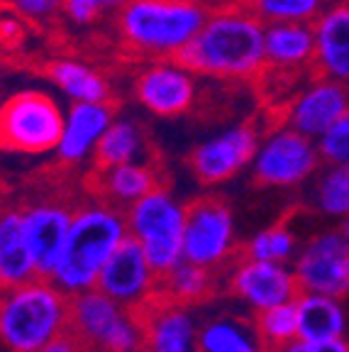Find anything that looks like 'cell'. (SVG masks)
Wrapping results in <instances>:
<instances>
[{"instance_id": "9c48e42d", "label": "cell", "mask_w": 349, "mask_h": 352, "mask_svg": "<svg viewBox=\"0 0 349 352\" xmlns=\"http://www.w3.org/2000/svg\"><path fill=\"white\" fill-rule=\"evenodd\" d=\"M300 292L349 298V237L342 230L311 235L291 262Z\"/></svg>"}, {"instance_id": "44dd1931", "label": "cell", "mask_w": 349, "mask_h": 352, "mask_svg": "<svg viewBox=\"0 0 349 352\" xmlns=\"http://www.w3.org/2000/svg\"><path fill=\"white\" fill-rule=\"evenodd\" d=\"M295 314H298V338L335 340V338H347L349 333V316L342 298L300 292L295 296Z\"/></svg>"}, {"instance_id": "4dcf8cb0", "label": "cell", "mask_w": 349, "mask_h": 352, "mask_svg": "<svg viewBox=\"0 0 349 352\" xmlns=\"http://www.w3.org/2000/svg\"><path fill=\"white\" fill-rule=\"evenodd\" d=\"M262 22H311L325 10L328 0H249Z\"/></svg>"}, {"instance_id": "7402d4cb", "label": "cell", "mask_w": 349, "mask_h": 352, "mask_svg": "<svg viewBox=\"0 0 349 352\" xmlns=\"http://www.w3.org/2000/svg\"><path fill=\"white\" fill-rule=\"evenodd\" d=\"M267 64L273 69H298L315 59V32L308 22H271L264 34Z\"/></svg>"}, {"instance_id": "7c38bea8", "label": "cell", "mask_w": 349, "mask_h": 352, "mask_svg": "<svg viewBox=\"0 0 349 352\" xmlns=\"http://www.w3.org/2000/svg\"><path fill=\"white\" fill-rule=\"evenodd\" d=\"M259 147V135L251 125H232L203 140L191 154V169L198 182L215 186L229 182L251 164Z\"/></svg>"}, {"instance_id": "3957f363", "label": "cell", "mask_w": 349, "mask_h": 352, "mask_svg": "<svg viewBox=\"0 0 349 352\" xmlns=\"http://www.w3.org/2000/svg\"><path fill=\"white\" fill-rule=\"evenodd\" d=\"M71 296L37 276L0 292V342L8 352H39L69 336Z\"/></svg>"}, {"instance_id": "484cf974", "label": "cell", "mask_w": 349, "mask_h": 352, "mask_svg": "<svg viewBox=\"0 0 349 352\" xmlns=\"http://www.w3.org/2000/svg\"><path fill=\"white\" fill-rule=\"evenodd\" d=\"M142 147L144 138L139 125L130 118H113L93 157H95L98 169H110V166L125 164V162H137L142 154Z\"/></svg>"}, {"instance_id": "8fae6325", "label": "cell", "mask_w": 349, "mask_h": 352, "mask_svg": "<svg viewBox=\"0 0 349 352\" xmlns=\"http://www.w3.org/2000/svg\"><path fill=\"white\" fill-rule=\"evenodd\" d=\"M159 281L161 276L152 270L142 245L130 235L105 262L95 289L108 294L120 306L142 314L159 296Z\"/></svg>"}, {"instance_id": "74e56055", "label": "cell", "mask_w": 349, "mask_h": 352, "mask_svg": "<svg viewBox=\"0 0 349 352\" xmlns=\"http://www.w3.org/2000/svg\"><path fill=\"white\" fill-rule=\"evenodd\" d=\"M339 223H342V226H339V230H342L344 235L349 237V215H347V218H342V220H339Z\"/></svg>"}, {"instance_id": "f546056e", "label": "cell", "mask_w": 349, "mask_h": 352, "mask_svg": "<svg viewBox=\"0 0 349 352\" xmlns=\"http://www.w3.org/2000/svg\"><path fill=\"white\" fill-rule=\"evenodd\" d=\"M257 330L262 340L267 342V347L271 352L281 350L284 345H289L291 340L298 338V314H295V301L278 303L267 311H259L257 318Z\"/></svg>"}, {"instance_id": "8992f818", "label": "cell", "mask_w": 349, "mask_h": 352, "mask_svg": "<svg viewBox=\"0 0 349 352\" xmlns=\"http://www.w3.org/2000/svg\"><path fill=\"white\" fill-rule=\"evenodd\" d=\"M130 235L142 245L152 270L159 276L183 262L185 206H181L166 188L157 186L125 210Z\"/></svg>"}, {"instance_id": "277c9868", "label": "cell", "mask_w": 349, "mask_h": 352, "mask_svg": "<svg viewBox=\"0 0 349 352\" xmlns=\"http://www.w3.org/2000/svg\"><path fill=\"white\" fill-rule=\"evenodd\" d=\"M205 17L193 0H127L120 12V32L137 52L176 59Z\"/></svg>"}, {"instance_id": "4fadbf2b", "label": "cell", "mask_w": 349, "mask_h": 352, "mask_svg": "<svg viewBox=\"0 0 349 352\" xmlns=\"http://www.w3.org/2000/svg\"><path fill=\"white\" fill-rule=\"evenodd\" d=\"M229 289L251 311H267L278 303L295 301L300 294L293 267L284 262H262L242 257L229 272Z\"/></svg>"}, {"instance_id": "2e32d148", "label": "cell", "mask_w": 349, "mask_h": 352, "mask_svg": "<svg viewBox=\"0 0 349 352\" xmlns=\"http://www.w3.org/2000/svg\"><path fill=\"white\" fill-rule=\"evenodd\" d=\"M139 316L144 352H198V325L185 306L157 296Z\"/></svg>"}, {"instance_id": "ba28073f", "label": "cell", "mask_w": 349, "mask_h": 352, "mask_svg": "<svg viewBox=\"0 0 349 352\" xmlns=\"http://www.w3.org/2000/svg\"><path fill=\"white\" fill-rule=\"evenodd\" d=\"M320 164L322 157L315 140L286 125L259 140L251 160V174L262 186L293 188L311 182Z\"/></svg>"}, {"instance_id": "52a82bcc", "label": "cell", "mask_w": 349, "mask_h": 352, "mask_svg": "<svg viewBox=\"0 0 349 352\" xmlns=\"http://www.w3.org/2000/svg\"><path fill=\"white\" fill-rule=\"evenodd\" d=\"M66 113L44 91H17L0 103V147L20 154L54 152Z\"/></svg>"}, {"instance_id": "ac0fdd59", "label": "cell", "mask_w": 349, "mask_h": 352, "mask_svg": "<svg viewBox=\"0 0 349 352\" xmlns=\"http://www.w3.org/2000/svg\"><path fill=\"white\" fill-rule=\"evenodd\" d=\"M113 122V110L108 103H74L66 110L64 130L56 144V157L64 164H81L95 154L103 132Z\"/></svg>"}, {"instance_id": "83f0119b", "label": "cell", "mask_w": 349, "mask_h": 352, "mask_svg": "<svg viewBox=\"0 0 349 352\" xmlns=\"http://www.w3.org/2000/svg\"><path fill=\"white\" fill-rule=\"evenodd\" d=\"M210 292H213V272L201 264L188 262V259L179 262L159 281V296L181 303V306L203 301L210 296Z\"/></svg>"}, {"instance_id": "8d00e7d4", "label": "cell", "mask_w": 349, "mask_h": 352, "mask_svg": "<svg viewBox=\"0 0 349 352\" xmlns=\"http://www.w3.org/2000/svg\"><path fill=\"white\" fill-rule=\"evenodd\" d=\"M93 3L105 12V10H115V8H122L127 0H93Z\"/></svg>"}, {"instance_id": "1f68e13d", "label": "cell", "mask_w": 349, "mask_h": 352, "mask_svg": "<svg viewBox=\"0 0 349 352\" xmlns=\"http://www.w3.org/2000/svg\"><path fill=\"white\" fill-rule=\"evenodd\" d=\"M325 164H349V110L315 140Z\"/></svg>"}, {"instance_id": "e575fe53", "label": "cell", "mask_w": 349, "mask_h": 352, "mask_svg": "<svg viewBox=\"0 0 349 352\" xmlns=\"http://www.w3.org/2000/svg\"><path fill=\"white\" fill-rule=\"evenodd\" d=\"M61 12H64V17L69 22L86 28V25H93V22L98 20L103 10H100V8L95 6L93 0H64Z\"/></svg>"}, {"instance_id": "f35d334b", "label": "cell", "mask_w": 349, "mask_h": 352, "mask_svg": "<svg viewBox=\"0 0 349 352\" xmlns=\"http://www.w3.org/2000/svg\"><path fill=\"white\" fill-rule=\"evenodd\" d=\"M0 88H3V66H0Z\"/></svg>"}, {"instance_id": "d590c367", "label": "cell", "mask_w": 349, "mask_h": 352, "mask_svg": "<svg viewBox=\"0 0 349 352\" xmlns=\"http://www.w3.org/2000/svg\"><path fill=\"white\" fill-rule=\"evenodd\" d=\"M39 352H81V345H78L71 336H64L61 340L52 342V345H47L44 350H39Z\"/></svg>"}, {"instance_id": "603a6c76", "label": "cell", "mask_w": 349, "mask_h": 352, "mask_svg": "<svg viewBox=\"0 0 349 352\" xmlns=\"http://www.w3.org/2000/svg\"><path fill=\"white\" fill-rule=\"evenodd\" d=\"M198 352H271L257 323L245 316H215L198 328Z\"/></svg>"}, {"instance_id": "ab89813d", "label": "cell", "mask_w": 349, "mask_h": 352, "mask_svg": "<svg viewBox=\"0 0 349 352\" xmlns=\"http://www.w3.org/2000/svg\"><path fill=\"white\" fill-rule=\"evenodd\" d=\"M81 352H88V350H81Z\"/></svg>"}, {"instance_id": "cb8c5ba5", "label": "cell", "mask_w": 349, "mask_h": 352, "mask_svg": "<svg viewBox=\"0 0 349 352\" xmlns=\"http://www.w3.org/2000/svg\"><path fill=\"white\" fill-rule=\"evenodd\" d=\"M49 78L74 103H108L110 86L103 78V74L78 59L52 61Z\"/></svg>"}, {"instance_id": "d4e9b609", "label": "cell", "mask_w": 349, "mask_h": 352, "mask_svg": "<svg viewBox=\"0 0 349 352\" xmlns=\"http://www.w3.org/2000/svg\"><path fill=\"white\" fill-rule=\"evenodd\" d=\"M100 174H103L100 188H103L108 204L125 210L159 186L157 174L142 162H125V164L110 166V169H100Z\"/></svg>"}, {"instance_id": "f1b7e54d", "label": "cell", "mask_w": 349, "mask_h": 352, "mask_svg": "<svg viewBox=\"0 0 349 352\" xmlns=\"http://www.w3.org/2000/svg\"><path fill=\"white\" fill-rule=\"evenodd\" d=\"M298 254V237L291 228L271 226L251 235V240L245 245V257L262 259V262H284L291 264Z\"/></svg>"}, {"instance_id": "5b68a950", "label": "cell", "mask_w": 349, "mask_h": 352, "mask_svg": "<svg viewBox=\"0 0 349 352\" xmlns=\"http://www.w3.org/2000/svg\"><path fill=\"white\" fill-rule=\"evenodd\" d=\"M69 336L88 352H144L142 316L120 306L100 289L71 296Z\"/></svg>"}, {"instance_id": "30bf717a", "label": "cell", "mask_w": 349, "mask_h": 352, "mask_svg": "<svg viewBox=\"0 0 349 352\" xmlns=\"http://www.w3.org/2000/svg\"><path fill=\"white\" fill-rule=\"evenodd\" d=\"M235 215L220 198H201L185 206L183 259L218 270L235 252Z\"/></svg>"}, {"instance_id": "d6986e66", "label": "cell", "mask_w": 349, "mask_h": 352, "mask_svg": "<svg viewBox=\"0 0 349 352\" xmlns=\"http://www.w3.org/2000/svg\"><path fill=\"white\" fill-rule=\"evenodd\" d=\"M315 64L325 78L349 83V3L330 6L315 17Z\"/></svg>"}, {"instance_id": "7a4b0ae2", "label": "cell", "mask_w": 349, "mask_h": 352, "mask_svg": "<svg viewBox=\"0 0 349 352\" xmlns=\"http://www.w3.org/2000/svg\"><path fill=\"white\" fill-rule=\"evenodd\" d=\"M127 237V215L117 206L105 201L74 210L64 254L49 279L69 296L95 289L105 262Z\"/></svg>"}, {"instance_id": "5bb4252c", "label": "cell", "mask_w": 349, "mask_h": 352, "mask_svg": "<svg viewBox=\"0 0 349 352\" xmlns=\"http://www.w3.org/2000/svg\"><path fill=\"white\" fill-rule=\"evenodd\" d=\"M196 74L176 61H154L135 81V96L152 116L174 118L196 103Z\"/></svg>"}, {"instance_id": "6da1fadb", "label": "cell", "mask_w": 349, "mask_h": 352, "mask_svg": "<svg viewBox=\"0 0 349 352\" xmlns=\"http://www.w3.org/2000/svg\"><path fill=\"white\" fill-rule=\"evenodd\" d=\"M267 25L254 12L227 10L205 17L198 34L176 59L193 74L247 78L267 66Z\"/></svg>"}, {"instance_id": "ffe728a7", "label": "cell", "mask_w": 349, "mask_h": 352, "mask_svg": "<svg viewBox=\"0 0 349 352\" xmlns=\"http://www.w3.org/2000/svg\"><path fill=\"white\" fill-rule=\"evenodd\" d=\"M22 210H0V292L37 279Z\"/></svg>"}, {"instance_id": "4316f807", "label": "cell", "mask_w": 349, "mask_h": 352, "mask_svg": "<svg viewBox=\"0 0 349 352\" xmlns=\"http://www.w3.org/2000/svg\"><path fill=\"white\" fill-rule=\"evenodd\" d=\"M311 204L320 215L342 220L349 215V164H325L311 186Z\"/></svg>"}, {"instance_id": "836d02e7", "label": "cell", "mask_w": 349, "mask_h": 352, "mask_svg": "<svg viewBox=\"0 0 349 352\" xmlns=\"http://www.w3.org/2000/svg\"><path fill=\"white\" fill-rule=\"evenodd\" d=\"M276 352H349L347 338H335V340H308V338H295L289 345Z\"/></svg>"}, {"instance_id": "d6a6232c", "label": "cell", "mask_w": 349, "mask_h": 352, "mask_svg": "<svg viewBox=\"0 0 349 352\" xmlns=\"http://www.w3.org/2000/svg\"><path fill=\"white\" fill-rule=\"evenodd\" d=\"M12 10L22 15L25 20H49L56 12H61L64 0H10Z\"/></svg>"}, {"instance_id": "e0dca14e", "label": "cell", "mask_w": 349, "mask_h": 352, "mask_svg": "<svg viewBox=\"0 0 349 352\" xmlns=\"http://www.w3.org/2000/svg\"><path fill=\"white\" fill-rule=\"evenodd\" d=\"M349 110V94L344 83L333 78H320L311 83L293 98L289 108V125L303 132L306 138L317 140L333 122Z\"/></svg>"}, {"instance_id": "9a60e30c", "label": "cell", "mask_w": 349, "mask_h": 352, "mask_svg": "<svg viewBox=\"0 0 349 352\" xmlns=\"http://www.w3.org/2000/svg\"><path fill=\"white\" fill-rule=\"evenodd\" d=\"M71 218L74 210L61 204H37L22 210L30 252H32L37 274L44 279H49L64 254L66 237L71 230Z\"/></svg>"}]
</instances>
